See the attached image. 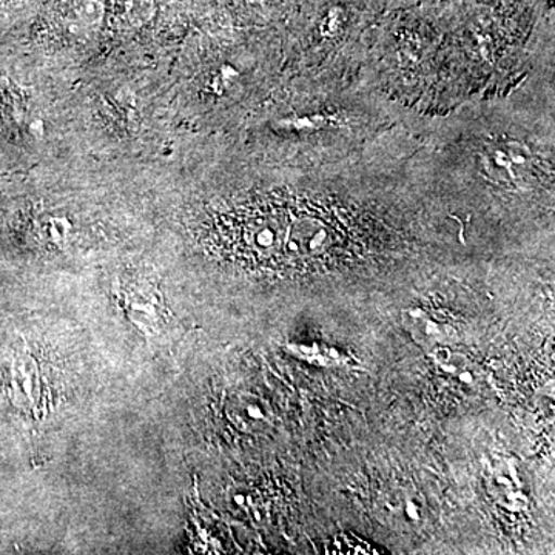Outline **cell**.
<instances>
[{"instance_id":"cell-1","label":"cell","mask_w":555,"mask_h":555,"mask_svg":"<svg viewBox=\"0 0 555 555\" xmlns=\"http://www.w3.org/2000/svg\"><path fill=\"white\" fill-rule=\"evenodd\" d=\"M211 246L251 272L295 275L324 268L341 254L345 230L286 199H248L211 221Z\"/></svg>"}]
</instances>
